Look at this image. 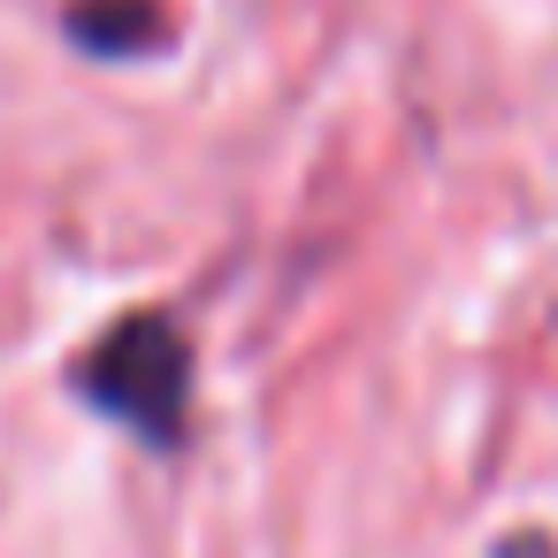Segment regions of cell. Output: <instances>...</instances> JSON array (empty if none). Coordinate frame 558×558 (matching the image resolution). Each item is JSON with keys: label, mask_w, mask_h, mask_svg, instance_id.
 <instances>
[{"label": "cell", "mask_w": 558, "mask_h": 558, "mask_svg": "<svg viewBox=\"0 0 558 558\" xmlns=\"http://www.w3.org/2000/svg\"><path fill=\"white\" fill-rule=\"evenodd\" d=\"M100 398L138 421L146 436H169L177 428V405H184V344L169 329H131L123 344H108V367H100Z\"/></svg>", "instance_id": "cell-1"}]
</instances>
